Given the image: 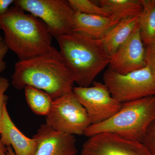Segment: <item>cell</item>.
<instances>
[{
  "instance_id": "cell-2",
  "label": "cell",
  "mask_w": 155,
  "mask_h": 155,
  "mask_svg": "<svg viewBox=\"0 0 155 155\" xmlns=\"http://www.w3.org/2000/svg\"><path fill=\"white\" fill-rule=\"evenodd\" d=\"M0 29L4 32L6 45L19 61L35 58L53 48V37L44 22L16 6L0 17Z\"/></svg>"
},
{
  "instance_id": "cell-12",
  "label": "cell",
  "mask_w": 155,
  "mask_h": 155,
  "mask_svg": "<svg viewBox=\"0 0 155 155\" xmlns=\"http://www.w3.org/2000/svg\"><path fill=\"white\" fill-rule=\"evenodd\" d=\"M0 136L3 144L11 146L16 155H34L36 151V140L25 136L16 127L9 116L7 105L3 110Z\"/></svg>"
},
{
  "instance_id": "cell-22",
  "label": "cell",
  "mask_w": 155,
  "mask_h": 155,
  "mask_svg": "<svg viewBox=\"0 0 155 155\" xmlns=\"http://www.w3.org/2000/svg\"><path fill=\"white\" fill-rule=\"evenodd\" d=\"M9 49L5 44L4 38L0 35V73L4 72L6 68V64L4 58Z\"/></svg>"
},
{
  "instance_id": "cell-9",
  "label": "cell",
  "mask_w": 155,
  "mask_h": 155,
  "mask_svg": "<svg viewBox=\"0 0 155 155\" xmlns=\"http://www.w3.org/2000/svg\"><path fill=\"white\" fill-rule=\"evenodd\" d=\"M84 143L81 155H151L140 142L125 139L113 134H99Z\"/></svg>"
},
{
  "instance_id": "cell-11",
  "label": "cell",
  "mask_w": 155,
  "mask_h": 155,
  "mask_svg": "<svg viewBox=\"0 0 155 155\" xmlns=\"http://www.w3.org/2000/svg\"><path fill=\"white\" fill-rule=\"evenodd\" d=\"M32 138L37 143L34 155H76L74 135L56 131L46 123L42 124Z\"/></svg>"
},
{
  "instance_id": "cell-4",
  "label": "cell",
  "mask_w": 155,
  "mask_h": 155,
  "mask_svg": "<svg viewBox=\"0 0 155 155\" xmlns=\"http://www.w3.org/2000/svg\"><path fill=\"white\" fill-rule=\"evenodd\" d=\"M155 119V95L122 103L120 110L107 120L91 125L84 134L90 137L113 134L128 140L142 142L148 127Z\"/></svg>"
},
{
  "instance_id": "cell-6",
  "label": "cell",
  "mask_w": 155,
  "mask_h": 155,
  "mask_svg": "<svg viewBox=\"0 0 155 155\" xmlns=\"http://www.w3.org/2000/svg\"><path fill=\"white\" fill-rule=\"evenodd\" d=\"M103 78L112 97L122 104L155 95V77L147 66L126 74L108 69Z\"/></svg>"
},
{
  "instance_id": "cell-7",
  "label": "cell",
  "mask_w": 155,
  "mask_h": 155,
  "mask_svg": "<svg viewBox=\"0 0 155 155\" xmlns=\"http://www.w3.org/2000/svg\"><path fill=\"white\" fill-rule=\"evenodd\" d=\"M45 123L56 131L72 135L84 134L91 125L85 108L72 90L53 101Z\"/></svg>"
},
{
  "instance_id": "cell-1",
  "label": "cell",
  "mask_w": 155,
  "mask_h": 155,
  "mask_svg": "<svg viewBox=\"0 0 155 155\" xmlns=\"http://www.w3.org/2000/svg\"><path fill=\"white\" fill-rule=\"evenodd\" d=\"M75 82L59 51L54 47L41 55L18 61L12 76L15 88L33 87L46 92L53 101L72 91Z\"/></svg>"
},
{
  "instance_id": "cell-20",
  "label": "cell",
  "mask_w": 155,
  "mask_h": 155,
  "mask_svg": "<svg viewBox=\"0 0 155 155\" xmlns=\"http://www.w3.org/2000/svg\"><path fill=\"white\" fill-rule=\"evenodd\" d=\"M10 86L8 80L6 78L0 77V126L2 118L3 110L7 105L8 97L5 92Z\"/></svg>"
},
{
  "instance_id": "cell-15",
  "label": "cell",
  "mask_w": 155,
  "mask_h": 155,
  "mask_svg": "<svg viewBox=\"0 0 155 155\" xmlns=\"http://www.w3.org/2000/svg\"><path fill=\"white\" fill-rule=\"evenodd\" d=\"M97 5L103 8L109 17L116 22L138 17L142 10L140 0H99Z\"/></svg>"
},
{
  "instance_id": "cell-23",
  "label": "cell",
  "mask_w": 155,
  "mask_h": 155,
  "mask_svg": "<svg viewBox=\"0 0 155 155\" xmlns=\"http://www.w3.org/2000/svg\"><path fill=\"white\" fill-rule=\"evenodd\" d=\"M14 0H0V17L8 10L9 6L14 3Z\"/></svg>"
},
{
  "instance_id": "cell-10",
  "label": "cell",
  "mask_w": 155,
  "mask_h": 155,
  "mask_svg": "<svg viewBox=\"0 0 155 155\" xmlns=\"http://www.w3.org/2000/svg\"><path fill=\"white\" fill-rule=\"evenodd\" d=\"M146 66L145 47L137 23L128 39L111 56L108 69L119 74H126Z\"/></svg>"
},
{
  "instance_id": "cell-8",
  "label": "cell",
  "mask_w": 155,
  "mask_h": 155,
  "mask_svg": "<svg viewBox=\"0 0 155 155\" xmlns=\"http://www.w3.org/2000/svg\"><path fill=\"white\" fill-rule=\"evenodd\" d=\"M93 86L73 87L72 91L85 108L91 125L104 122L120 110L122 103L111 95L104 83L94 81Z\"/></svg>"
},
{
  "instance_id": "cell-17",
  "label": "cell",
  "mask_w": 155,
  "mask_h": 155,
  "mask_svg": "<svg viewBox=\"0 0 155 155\" xmlns=\"http://www.w3.org/2000/svg\"><path fill=\"white\" fill-rule=\"evenodd\" d=\"M24 89L26 101L32 112L39 116H47L53 101L49 95L33 87L26 86Z\"/></svg>"
},
{
  "instance_id": "cell-16",
  "label": "cell",
  "mask_w": 155,
  "mask_h": 155,
  "mask_svg": "<svg viewBox=\"0 0 155 155\" xmlns=\"http://www.w3.org/2000/svg\"><path fill=\"white\" fill-rule=\"evenodd\" d=\"M142 10L138 25L145 46L155 43V0H140Z\"/></svg>"
},
{
  "instance_id": "cell-24",
  "label": "cell",
  "mask_w": 155,
  "mask_h": 155,
  "mask_svg": "<svg viewBox=\"0 0 155 155\" xmlns=\"http://www.w3.org/2000/svg\"><path fill=\"white\" fill-rule=\"evenodd\" d=\"M0 155H7V147L2 142L1 139V136H0Z\"/></svg>"
},
{
  "instance_id": "cell-3",
  "label": "cell",
  "mask_w": 155,
  "mask_h": 155,
  "mask_svg": "<svg viewBox=\"0 0 155 155\" xmlns=\"http://www.w3.org/2000/svg\"><path fill=\"white\" fill-rule=\"evenodd\" d=\"M57 40L61 58L78 86H90L109 65L111 57L101 40L75 31Z\"/></svg>"
},
{
  "instance_id": "cell-25",
  "label": "cell",
  "mask_w": 155,
  "mask_h": 155,
  "mask_svg": "<svg viewBox=\"0 0 155 155\" xmlns=\"http://www.w3.org/2000/svg\"><path fill=\"white\" fill-rule=\"evenodd\" d=\"M6 147H7V155H16L11 146H8Z\"/></svg>"
},
{
  "instance_id": "cell-18",
  "label": "cell",
  "mask_w": 155,
  "mask_h": 155,
  "mask_svg": "<svg viewBox=\"0 0 155 155\" xmlns=\"http://www.w3.org/2000/svg\"><path fill=\"white\" fill-rule=\"evenodd\" d=\"M69 5L75 13L87 15H99L108 17L105 10L101 6L89 0H68Z\"/></svg>"
},
{
  "instance_id": "cell-21",
  "label": "cell",
  "mask_w": 155,
  "mask_h": 155,
  "mask_svg": "<svg viewBox=\"0 0 155 155\" xmlns=\"http://www.w3.org/2000/svg\"><path fill=\"white\" fill-rule=\"evenodd\" d=\"M145 47L147 66L155 77V43Z\"/></svg>"
},
{
  "instance_id": "cell-5",
  "label": "cell",
  "mask_w": 155,
  "mask_h": 155,
  "mask_svg": "<svg viewBox=\"0 0 155 155\" xmlns=\"http://www.w3.org/2000/svg\"><path fill=\"white\" fill-rule=\"evenodd\" d=\"M14 6L41 19L57 39L74 31L75 12L66 0H17Z\"/></svg>"
},
{
  "instance_id": "cell-19",
  "label": "cell",
  "mask_w": 155,
  "mask_h": 155,
  "mask_svg": "<svg viewBox=\"0 0 155 155\" xmlns=\"http://www.w3.org/2000/svg\"><path fill=\"white\" fill-rule=\"evenodd\" d=\"M141 143L151 155H155V119L148 127Z\"/></svg>"
},
{
  "instance_id": "cell-13",
  "label": "cell",
  "mask_w": 155,
  "mask_h": 155,
  "mask_svg": "<svg viewBox=\"0 0 155 155\" xmlns=\"http://www.w3.org/2000/svg\"><path fill=\"white\" fill-rule=\"evenodd\" d=\"M119 22L110 17L75 13L74 31L101 40Z\"/></svg>"
},
{
  "instance_id": "cell-14",
  "label": "cell",
  "mask_w": 155,
  "mask_h": 155,
  "mask_svg": "<svg viewBox=\"0 0 155 155\" xmlns=\"http://www.w3.org/2000/svg\"><path fill=\"white\" fill-rule=\"evenodd\" d=\"M138 18L139 16L122 20L101 40L110 57L129 38L138 23Z\"/></svg>"
}]
</instances>
